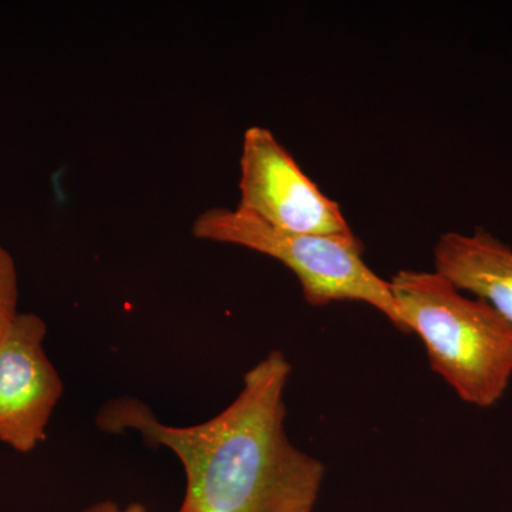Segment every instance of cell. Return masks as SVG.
Returning a JSON list of instances; mask_svg holds the SVG:
<instances>
[{
	"instance_id": "cell-2",
	"label": "cell",
	"mask_w": 512,
	"mask_h": 512,
	"mask_svg": "<svg viewBox=\"0 0 512 512\" xmlns=\"http://www.w3.org/2000/svg\"><path fill=\"white\" fill-rule=\"evenodd\" d=\"M389 282L407 332L423 340L433 372L463 402L494 406L512 377L510 323L439 272L403 269Z\"/></svg>"
},
{
	"instance_id": "cell-6",
	"label": "cell",
	"mask_w": 512,
	"mask_h": 512,
	"mask_svg": "<svg viewBox=\"0 0 512 512\" xmlns=\"http://www.w3.org/2000/svg\"><path fill=\"white\" fill-rule=\"evenodd\" d=\"M434 271L461 292L483 299L512 328V248L490 232H448L434 248Z\"/></svg>"
},
{
	"instance_id": "cell-5",
	"label": "cell",
	"mask_w": 512,
	"mask_h": 512,
	"mask_svg": "<svg viewBox=\"0 0 512 512\" xmlns=\"http://www.w3.org/2000/svg\"><path fill=\"white\" fill-rule=\"evenodd\" d=\"M47 326L36 313H20L0 345V443L35 451L63 396V382L45 350Z\"/></svg>"
},
{
	"instance_id": "cell-8",
	"label": "cell",
	"mask_w": 512,
	"mask_h": 512,
	"mask_svg": "<svg viewBox=\"0 0 512 512\" xmlns=\"http://www.w3.org/2000/svg\"><path fill=\"white\" fill-rule=\"evenodd\" d=\"M82 512H151L150 508L141 503H130L127 505H120L113 500L99 501V503L90 505Z\"/></svg>"
},
{
	"instance_id": "cell-3",
	"label": "cell",
	"mask_w": 512,
	"mask_h": 512,
	"mask_svg": "<svg viewBox=\"0 0 512 512\" xmlns=\"http://www.w3.org/2000/svg\"><path fill=\"white\" fill-rule=\"evenodd\" d=\"M192 235L202 241L238 245L282 262L302 286L313 306L356 301L377 309L407 332L390 282L363 261V247L355 235L296 234L266 224L254 215L229 208H212L198 215Z\"/></svg>"
},
{
	"instance_id": "cell-7",
	"label": "cell",
	"mask_w": 512,
	"mask_h": 512,
	"mask_svg": "<svg viewBox=\"0 0 512 512\" xmlns=\"http://www.w3.org/2000/svg\"><path fill=\"white\" fill-rule=\"evenodd\" d=\"M19 302V281L15 261L8 249L0 245V345L15 322Z\"/></svg>"
},
{
	"instance_id": "cell-4",
	"label": "cell",
	"mask_w": 512,
	"mask_h": 512,
	"mask_svg": "<svg viewBox=\"0 0 512 512\" xmlns=\"http://www.w3.org/2000/svg\"><path fill=\"white\" fill-rule=\"evenodd\" d=\"M237 208L296 234L355 235L339 205L264 127L245 131Z\"/></svg>"
},
{
	"instance_id": "cell-1",
	"label": "cell",
	"mask_w": 512,
	"mask_h": 512,
	"mask_svg": "<svg viewBox=\"0 0 512 512\" xmlns=\"http://www.w3.org/2000/svg\"><path fill=\"white\" fill-rule=\"evenodd\" d=\"M291 372L284 353L272 350L245 373L234 402L194 426L161 423L134 397L101 407L97 424L109 433L137 431L173 451L187 480L175 512H313L325 466L286 433Z\"/></svg>"
}]
</instances>
